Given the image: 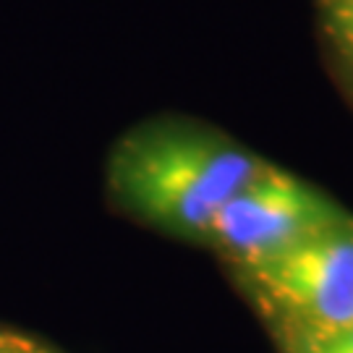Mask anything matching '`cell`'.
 <instances>
[{
	"label": "cell",
	"instance_id": "2",
	"mask_svg": "<svg viewBox=\"0 0 353 353\" xmlns=\"http://www.w3.org/2000/svg\"><path fill=\"white\" fill-rule=\"evenodd\" d=\"M290 351L353 325V220L299 243L265 265L239 270Z\"/></svg>",
	"mask_w": 353,
	"mask_h": 353
},
{
	"label": "cell",
	"instance_id": "4",
	"mask_svg": "<svg viewBox=\"0 0 353 353\" xmlns=\"http://www.w3.org/2000/svg\"><path fill=\"white\" fill-rule=\"evenodd\" d=\"M330 34L343 50L353 55V0H322Z\"/></svg>",
	"mask_w": 353,
	"mask_h": 353
},
{
	"label": "cell",
	"instance_id": "1",
	"mask_svg": "<svg viewBox=\"0 0 353 353\" xmlns=\"http://www.w3.org/2000/svg\"><path fill=\"white\" fill-rule=\"evenodd\" d=\"M267 163L186 123H152L118 141L108 165L115 202L181 239H207L217 212Z\"/></svg>",
	"mask_w": 353,
	"mask_h": 353
},
{
	"label": "cell",
	"instance_id": "5",
	"mask_svg": "<svg viewBox=\"0 0 353 353\" xmlns=\"http://www.w3.org/2000/svg\"><path fill=\"white\" fill-rule=\"evenodd\" d=\"M290 353H353V325L341 330V332H335V335H330L325 341L293 348Z\"/></svg>",
	"mask_w": 353,
	"mask_h": 353
},
{
	"label": "cell",
	"instance_id": "6",
	"mask_svg": "<svg viewBox=\"0 0 353 353\" xmlns=\"http://www.w3.org/2000/svg\"><path fill=\"white\" fill-rule=\"evenodd\" d=\"M0 353H50V351H45L39 343L29 341L24 335L0 330Z\"/></svg>",
	"mask_w": 353,
	"mask_h": 353
},
{
	"label": "cell",
	"instance_id": "3",
	"mask_svg": "<svg viewBox=\"0 0 353 353\" xmlns=\"http://www.w3.org/2000/svg\"><path fill=\"white\" fill-rule=\"evenodd\" d=\"M345 214L303 181L265 165L217 212L207 239L239 267L265 265L341 223Z\"/></svg>",
	"mask_w": 353,
	"mask_h": 353
}]
</instances>
